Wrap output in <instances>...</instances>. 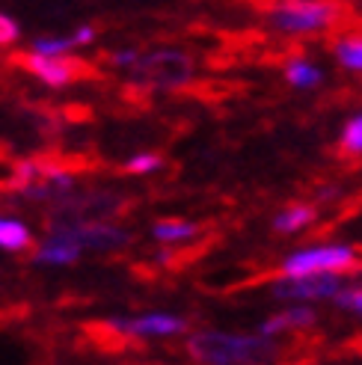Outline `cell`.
Here are the masks:
<instances>
[{
    "instance_id": "obj_1",
    "label": "cell",
    "mask_w": 362,
    "mask_h": 365,
    "mask_svg": "<svg viewBox=\"0 0 362 365\" xmlns=\"http://www.w3.org/2000/svg\"><path fill=\"white\" fill-rule=\"evenodd\" d=\"M282 348L259 333L199 330L187 339V356L196 365H276Z\"/></svg>"
},
{
    "instance_id": "obj_2",
    "label": "cell",
    "mask_w": 362,
    "mask_h": 365,
    "mask_svg": "<svg viewBox=\"0 0 362 365\" xmlns=\"http://www.w3.org/2000/svg\"><path fill=\"white\" fill-rule=\"evenodd\" d=\"M336 18L338 6L324 4V0H288L267 12V24L279 36H312L330 30Z\"/></svg>"
},
{
    "instance_id": "obj_3",
    "label": "cell",
    "mask_w": 362,
    "mask_h": 365,
    "mask_svg": "<svg viewBox=\"0 0 362 365\" xmlns=\"http://www.w3.org/2000/svg\"><path fill=\"white\" fill-rule=\"evenodd\" d=\"M359 264V252L348 244H318L285 255L282 277H318V273H345Z\"/></svg>"
},
{
    "instance_id": "obj_4",
    "label": "cell",
    "mask_w": 362,
    "mask_h": 365,
    "mask_svg": "<svg viewBox=\"0 0 362 365\" xmlns=\"http://www.w3.org/2000/svg\"><path fill=\"white\" fill-rule=\"evenodd\" d=\"M345 291V277L338 273H318V277H279L270 282V294L309 306L315 300H336Z\"/></svg>"
},
{
    "instance_id": "obj_5",
    "label": "cell",
    "mask_w": 362,
    "mask_h": 365,
    "mask_svg": "<svg viewBox=\"0 0 362 365\" xmlns=\"http://www.w3.org/2000/svg\"><path fill=\"white\" fill-rule=\"evenodd\" d=\"M190 60L187 53L181 51H155L149 57H140V63L134 66V75L140 81H146L152 86H181L190 81Z\"/></svg>"
},
{
    "instance_id": "obj_6",
    "label": "cell",
    "mask_w": 362,
    "mask_h": 365,
    "mask_svg": "<svg viewBox=\"0 0 362 365\" xmlns=\"http://www.w3.org/2000/svg\"><path fill=\"white\" fill-rule=\"evenodd\" d=\"M51 232H63L75 241L81 250H95V252H107V250H119L131 241V235L113 226V223H81V220H63V223H51Z\"/></svg>"
},
{
    "instance_id": "obj_7",
    "label": "cell",
    "mask_w": 362,
    "mask_h": 365,
    "mask_svg": "<svg viewBox=\"0 0 362 365\" xmlns=\"http://www.w3.org/2000/svg\"><path fill=\"white\" fill-rule=\"evenodd\" d=\"M116 333L137 336V339H167V336H181L187 333V321L172 312H146L134 318H110L107 321Z\"/></svg>"
},
{
    "instance_id": "obj_8",
    "label": "cell",
    "mask_w": 362,
    "mask_h": 365,
    "mask_svg": "<svg viewBox=\"0 0 362 365\" xmlns=\"http://www.w3.org/2000/svg\"><path fill=\"white\" fill-rule=\"evenodd\" d=\"M12 63L21 66L24 71L36 75L39 81L51 83V86H66L71 81H78L86 66L75 57H39V53H12Z\"/></svg>"
},
{
    "instance_id": "obj_9",
    "label": "cell",
    "mask_w": 362,
    "mask_h": 365,
    "mask_svg": "<svg viewBox=\"0 0 362 365\" xmlns=\"http://www.w3.org/2000/svg\"><path fill=\"white\" fill-rule=\"evenodd\" d=\"M318 321V312L312 306H303V303H291L288 309H282L279 315L267 318L259 324V336L264 339H279L282 333H291V330H306V327H312Z\"/></svg>"
},
{
    "instance_id": "obj_10",
    "label": "cell",
    "mask_w": 362,
    "mask_h": 365,
    "mask_svg": "<svg viewBox=\"0 0 362 365\" xmlns=\"http://www.w3.org/2000/svg\"><path fill=\"white\" fill-rule=\"evenodd\" d=\"M81 247L63 232H51V238L36 250V262L39 264H75L81 259Z\"/></svg>"
},
{
    "instance_id": "obj_11",
    "label": "cell",
    "mask_w": 362,
    "mask_h": 365,
    "mask_svg": "<svg viewBox=\"0 0 362 365\" xmlns=\"http://www.w3.org/2000/svg\"><path fill=\"white\" fill-rule=\"evenodd\" d=\"M315 223V208L306 205V202H297V205H288L282 208L276 217H274V229L279 235H297L303 229H309Z\"/></svg>"
},
{
    "instance_id": "obj_12",
    "label": "cell",
    "mask_w": 362,
    "mask_h": 365,
    "mask_svg": "<svg viewBox=\"0 0 362 365\" xmlns=\"http://www.w3.org/2000/svg\"><path fill=\"white\" fill-rule=\"evenodd\" d=\"M285 81L294 89H315L324 81V71L306 57H294L285 63Z\"/></svg>"
},
{
    "instance_id": "obj_13",
    "label": "cell",
    "mask_w": 362,
    "mask_h": 365,
    "mask_svg": "<svg viewBox=\"0 0 362 365\" xmlns=\"http://www.w3.org/2000/svg\"><path fill=\"white\" fill-rule=\"evenodd\" d=\"M333 53H336V60L345 66L348 71L362 75V33L338 36V39L333 42Z\"/></svg>"
},
{
    "instance_id": "obj_14",
    "label": "cell",
    "mask_w": 362,
    "mask_h": 365,
    "mask_svg": "<svg viewBox=\"0 0 362 365\" xmlns=\"http://www.w3.org/2000/svg\"><path fill=\"white\" fill-rule=\"evenodd\" d=\"M152 235H155V241H160V244H185V241L196 238L199 226L190 223V220H157Z\"/></svg>"
},
{
    "instance_id": "obj_15",
    "label": "cell",
    "mask_w": 362,
    "mask_h": 365,
    "mask_svg": "<svg viewBox=\"0 0 362 365\" xmlns=\"http://www.w3.org/2000/svg\"><path fill=\"white\" fill-rule=\"evenodd\" d=\"M33 244V235L21 220H9V217H0V247L4 250H27Z\"/></svg>"
},
{
    "instance_id": "obj_16",
    "label": "cell",
    "mask_w": 362,
    "mask_h": 365,
    "mask_svg": "<svg viewBox=\"0 0 362 365\" xmlns=\"http://www.w3.org/2000/svg\"><path fill=\"white\" fill-rule=\"evenodd\" d=\"M338 149L345 155H362V113L348 119L345 131H341V137H338Z\"/></svg>"
},
{
    "instance_id": "obj_17",
    "label": "cell",
    "mask_w": 362,
    "mask_h": 365,
    "mask_svg": "<svg viewBox=\"0 0 362 365\" xmlns=\"http://www.w3.org/2000/svg\"><path fill=\"white\" fill-rule=\"evenodd\" d=\"M71 48H78L75 39H51V36H42V39L33 42V53H39V57H66Z\"/></svg>"
},
{
    "instance_id": "obj_18",
    "label": "cell",
    "mask_w": 362,
    "mask_h": 365,
    "mask_svg": "<svg viewBox=\"0 0 362 365\" xmlns=\"http://www.w3.org/2000/svg\"><path fill=\"white\" fill-rule=\"evenodd\" d=\"M164 167V158L155 155V152H140L134 158H128V163H125V173L131 175H146V173H155Z\"/></svg>"
},
{
    "instance_id": "obj_19",
    "label": "cell",
    "mask_w": 362,
    "mask_h": 365,
    "mask_svg": "<svg viewBox=\"0 0 362 365\" xmlns=\"http://www.w3.org/2000/svg\"><path fill=\"white\" fill-rule=\"evenodd\" d=\"M336 306L345 309V312H353L362 318V285H353V288H345L341 294L336 297Z\"/></svg>"
},
{
    "instance_id": "obj_20",
    "label": "cell",
    "mask_w": 362,
    "mask_h": 365,
    "mask_svg": "<svg viewBox=\"0 0 362 365\" xmlns=\"http://www.w3.org/2000/svg\"><path fill=\"white\" fill-rule=\"evenodd\" d=\"M18 36H21V30H18V24L12 21L9 15L0 12V45H9V42H15Z\"/></svg>"
},
{
    "instance_id": "obj_21",
    "label": "cell",
    "mask_w": 362,
    "mask_h": 365,
    "mask_svg": "<svg viewBox=\"0 0 362 365\" xmlns=\"http://www.w3.org/2000/svg\"><path fill=\"white\" fill-rule=\"evenodd\" d=\"M110 63L113 66H137L140 53L137 51H116V53H110Z\"/></svg>"
},
{
    "instance_id": "obj_22",
    "label": "cell",
    "mask_w": 362,
    "mask_h": 365,
    "mask_svg": "<svg viewBox=\"0 0 362 365\" xmlns=\"http://www.w3.org/2000/svg\"><path fill=\"white\" fill-rule=\"evenodd\" d=\"M71 39H75V45H89V42L95 39V27L83 24V27H78V30H75V36H71Z\"/></svg>"
}]
</instances>
